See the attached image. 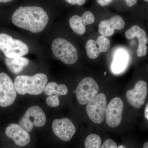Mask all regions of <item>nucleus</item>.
I'll use <instances>...</instances> for the list:
<instances>
[{
    "label": "nucleus",
    "mask_w": 148,
    "mask_h": 148,
    "mask_svg": "<svg viewBox=\"0 0 148 148\" xmlns=\"http://www.w3.org/2000/svg\"><path fill=\"white\" fill-rule=\"evenodd\" d=\"M51 49L54 56L64 64L73 65L77 61L76 48L71 43L62 38H57L53 41Z\"/></svg>",
    "instance_id": "obj_4"
},
{
    "label": "nucleus",
    "mask_w": 148,
    "mask_h": 148,
    "mask_svg": "<svg viewBox=\"0 0 148 148\" xmlns=\"http://www.w3.org/2000/svg\"><path fill=\"white\" fill-rule=\"evenodd\" d=\"M59 96L58 95H53L49 96L46 98V101L48 106L51 108H56L60 105Z\"/></svg>",
    "instance_id": "obj_21"
},
{
    "label": "nucleus",
    "mask_w": 148,
    "mask_h": 148,
    "mask_svg": "<svg viewBox=\"0 0 148 148\" xmlns=\"http://www.w3.org/2000/svg\"><path fill=\"white\" fill-rule=\"evenodd\" d=\"M113 0H97V2L102 6H105L108 5Z\"/></svg>",
    "instance_id": "obj_24"
},
{
    "label": "nucleus",
    "mask_w": 148,
    "mask_h": 148,
    "mask_svg": "<svg viewBox=\"0 0 148 148\" xmlns=\"http://www.w3.org/2000/svg\"><path fill=\"white\" fill-rule=\"evenodd\" d=\"M127 6L131 7L135 5L137 2V0H124Z\"/></svg>",
    "instance_id": "obj_25"
},
{
    "label": "nucleus",
    "mask_w": 148,
    "mask_h": 148,
    "mask_svg": "<svg viewBox=\"0 0 148 148\" xmlns=\"http://www.w3.org/2000/svg\"><path fill=\"white\" fill-rule=\"evenodd\" d=\"M52 129L58 138L65 142L71 140L76 132V128L73 123L67 118L53 120Z\"/></svg>",
    "instance_id": "obj_11"
},
{
    "label": "nucleus",
    "mask_w": 148,
    "mask_h": 148,
    "mask_svg": "<svg viewBox=\"0 0 148 148\" xmlns=\"http://www.w3.org/2000/svg\"><path fill=\"white\" fill-rule=\"evenodd\" d=\"M110 45L109 39L102 35L99 36L96 41L88 40L86 45L87 56L90 59H96L100 53L108 51Z\"/></svg>",
    "instance_id": "obj_12"
},
{
    "label": "nucleus",
    "mask_w": 148,
    "mask_h": 148,
    "mask_svg": "<svg viewBox=\"0 0 148 148\" xmlns=\"http://www.w3.org/2000/svg\"><path fill=\"white\" fill-rule=\"evenodd\" d=\"M144 1H145L148 2V0H144Z\"/></svg>",
    "instance_id": "obj_30"
},
{
    "label": "nucleus",
    "mask_w": 148,
    "mask_h": 148,
    "mask_svg": "<svg viewBox=\"0 0 148 148\" xmlns=\"http://www.w3.org/2000/svg\"><path fill=\"white\" fill-rule=\"evenodd\" d=\"M5 134L8 137L13 140L18 147L27 145L31 141V137L29 132L23 129L19 125L12 123L5 129Z\"/></svg>",
    "instance_id": "obj_14"
},
{
    "label": "nucleus",
    "mask_w": 148,
    "mask_h": 148,
    "mask_svg": "<svg viewBox=\"0 0 148 148\" xmlns=\"http://www.w3.org/2000/svg\"><path fill=\"white\" fill-rule=\"evenodd\" d=\"M106 104L107 98L103 93L97 94L88 103L86 112L91 121L96 123L103 122L106 116Z\"/></svg>",
    "instance_id": "obj_7"
},
{
    "label": "nucleus",
    "mask_w": 148,
    "mask_h": 148,
    "mask_svg": "<svg viewBox=\"0 0 148 148\" xmlns=\"http://www.w3.org/2000/svg\"><path fill=\"white\" fill-rule=\"evenodd\" d=\"M68 3L71 5H77L79 6H82L85 3L86 0H66Z\"/></svg>",
    "instance_id": "obj_23"
},
{
    "label": "nucleus",
    "mask_w": 148,
    "mask_h": 148,
    "mask_svg": "<svg viewBox=\"0 0 148 148\" xmlns=\"http://www.w3.org/2000/svg\"><path fill=\"white\" fill-rule=\"evenodd\" d=\"M5 62L11 72L14 74H18L23 71L24 67L29 65V61L27 58L23 57L15 58L6 57Z\"/></svg>",
    "instance_id": "obj_18"
},
{
    "label": "nucleus",
    "mask_w": 148,
    "mask_h": 148,
    "mask_svg": "<svg viewBox=\"0 0 148 148\" xmlns=\"http://www.w3.org/2000/svg\"><path fill=\"white\" fill-rule=\"evenodd\" d=\"M14 0H0V3H7L8 2H10L11 1Z\"/></svg>",
    "instance_id": "obj_27"
},
{
    "label": "nucleus",
    "mask_w": 148,
    "mask_h": 148,
    "mask_svg": "<svg viewBox=\"0 0 148 148\" xmlns=\"http://www.w3.org/2000/svg\"><path fill=\"white\" fill-rule=\"evenodd\" d=\"M12 21L16 27L36 34L43 31L48 23L49 17L40 7L21 6L13 13Z\"/></svg>",
    "instance_id": "obj_1"
},
{
    "label": "nucleus",
    "mask_w": 148,
    "mask_h": 148,
    "mask_svg": "<svg viewBox=\"0 0 148 148\" xmlns=\"http://www.w3.org/2000/svg\"><path fill=\"white\" fill-rule=\"evenodd\" d=\"M101 148H118V147L115 142L111 139H108L104 142Z\"/></svg>",
    "instance_id": "obj_22"
},
{
    "label": "nucleus",
    "mask_w": 148,
    "mask_h": 148,
    "mask_svg": "<svg viewBox=\"0 0 148 148\" xmlns=\"http://www.w3.org/2000/svg\"><path fill=\"white\" fill-rule=\"evenodd\" d=\"M125 27V22L120 16L116 15L108 20L101 21L98 26L100 34L105 37L112 36L115 30H121Z\"/></svg>",
    "instance_id": "obj_16"
},
{
    "label": "nucleus",
    "mask_w": 148,
    "mask_h": 148,
    "mask_svg": "<svg viewBox=\"0 0 148 148\" xmlns=\"http://www.w3.org/2000/svg\"><path fill=\"white\" fill-rule=\"evenodd\" d=\"M94 15L90 11H86L80 16L75 15L72 16L69 23L71 28L77 34L82 35L86 32V26L92 24L95 21Z\"/></svg>",
    "instance_id": "obj_15"
},
{
    "label": "nucleus",
    "mask_w": 148,
    "mask_h": 148,
    "mask_svg": "<svg viewBox=\"0 0 148 148\" xmlns=\"http://www.w3.org/2000/svg\"><path fill=\"white\" fill-rule=\"evenodd\" d=\"M118 148H126L125 147L124 145H121L119 146L118 147Z\"/></svg>",
    "instance_id": "obj_29"
},
{
    "label": "nucleus",
    "mask_w": 148,
    "mask_h": 148,
    "mask_svg": "<svg viewBox=\"0 0 148 148\" xmlns=\"http://www.w3.org/2000/svg\"><path fill=\"white\" fill-rule=\"evenodd\" d=\"M0 49L6 58L23 57L29 52V49L25 43L14 39L7 34H0Z\"/></svg>",
    "instance_id": "obj_3"
},
{
    "label": "nucleus",
    "mask_w": 148,
    "mask_h": 148,
    "mask_svg": "<svg viewBox=\"0 0 148 148\" xmlns=\"http://www.w3.org/2000/svg\"><path fill=\"white\" fill-rule=\"evenodd\" d=\"M46 122L44 112L39 106H32L26 111L18 125L28 132L32 131L34 126L42 127Z\"/></svg>",
    "instance_id": "obj_5"
},
{
    "label": "nucleus",
    "mask_w": 148,
    "mask_h": 148,
    "mask_svg": "<svg viewBox=\"0 0 148 148\" xmlns=\"http://www.w3.org/2000/svg\"><path fill=\"white\" fill-rule=\"evenodd\" d=\"M129 56L123 49H119L114 53L111 66L112 71L114 74H119L124 71L128 64Z\"/></svg>",
    "instance_id": "obj_17"
},
{
    "label": "nucleus",
    "mask_w": 148,
    "mask_h": 148,
    "mask_svg": "<svg viewBox=\"0 0 148 148\" xmlns=\"http://www.w3.org/2000/svg\"><path fill=\"white\" fill-rule=\"evenodd\" d=\"M143 148H148V142H146L143 145Z\"/></svg>",
    "instance_id": "obj_28"
},
{
    "label": "nucleus",
    "mask_w": 148,
    "mask_h": 148,
    "mask_svg": "<svg viewBox=\"0 0 148 148\" xmlns=\"http://www.w3.org/2000/svg\"><path fill=\"white\" fill-rule=\"evenodd\" d=\"M47 81L46 75L38 73L32 76H18L14 84L16 92L20 95H38L44 91Z\"/></svg>",
    "instance_id": "obj_2"
},
{
    "label": "nucleus",
    "mask_w": 148,
    "mask_h": 148,
    "mask_svg": "<svg viewBox=\"0 0 148 148\" xmlns=\"http://www.w3.org/2000/svg\"><path fill=\"white\" fill-rule=\"evenodd\" d=\"M101 139L99 135L95 134L88 135L85 140V148H101Z\"/></svg>",
    "instance_id": "obj_20"
},
{
    "label": "nucleus",
    "mask_w": 148,
    "mask_h": 148,
    "mask_svg": "<svg viewBox=\"0 0 148 148\" xmlns=\"http://www.w3.org/2000/svg\"><path fill=\"white\" fill-rule=\"evenodd\" d=\"M147 93V83L144 81L139 80L136 83L134 88L126 92V97L131 106L139 109L145 104Z\"/></svg>",
    "instance_id": "obj_10"
},
{
    "label": "nucleus",
    "mask_w": 148,
    "mask_h": 148,
    "mask_svg": "<svg viewBox=\"0 0 148 148\" xmlns=\"http://www.w3.org/2000/svg\"><path fill=\"white\" fill-rule=\"evenodd\" d=\"M68 91V88L65 85L58 84L55 82H50L46 86L44 92L48 96L54 94L59 96L66 95Z\"/></svg>",
    "instance_id": "obj_19"
},
{
    "label": "nucleus",
    "mask_w": 148,
    "mask_h": 148,
    "mask_svg": "<svg viewBox=\"0 0 148 148\" xmlns=\"http://www.w3.org/2000/svg\"><path fill=\"white\" fill-rule=\"evenodd\" d=\"M99 87L95 80L90 77L84 78L77 86L76 94L80 105L87 104L98 94Z\"/></svg>",
    "instance_id": "obj_6"
},
{
    "label": "nucleus",
    "mask_w": 148,
    "mask_h": 148,
    "mask_svg": "<svg viewBox=\"0 0 148 148\" xmlns=\"http://www.w3.org/2000/svg\"><path fill=\"white\" fill-rule=\"evenodd\" d=\"M16 92L10 77L5 73H0V106L5 108L12 105L16 99Z\"/></svg>",
    "instance_id": "obj_8"
},
{
    "label": "nucleus",
    "mask_w": 148,
    "mask_h": 148,
    "mask_svg": "<svg viewBox=\"0 0 148 148\" xmlns=\"http://www.w3.org/2000/svg\"><path fill=\"white\" fill-rule=\"evenodd\" d=\"M125 35L127 39H132L134 38H138L139 45L137 50V56L139 57L145 56L147 54V47L146 44L148 42V38L145 30L138 25H134L126 31Z\"/></svg>",
    "instance_id": "obj_13"
},
{
    "label": "nucleus",
    "mask_w": 148,
    "mask_h": 148,
    "mask_svg": "<svg viewBox=\"0 0 148 148\" xmlns=\"http://www.w3.org/2000/svg\"><path fill=\"white\" fill-rule=\"evenodd\" d=\"M123 103L119 97L113 98L106 107V120L111 127H115L120 124L122 118Z\"/></svg>",
    "instance_id": "obj_9"
},
{
    "label": "nucleus",
    "mask_w": 148,
    "mask_h": 148,
    "mask_svg": "<svg viewBox=\"0 0 148 148\" xmlns=\"http://www.w3.org/2000/svg\"><path fill=\"white\" fill-rule=\"evenodd\" d=\"M144 113H145V117L148 121V103L146 106Z\"/></svg>",
    "instance_id": "obj_26"
}]
</instances>
